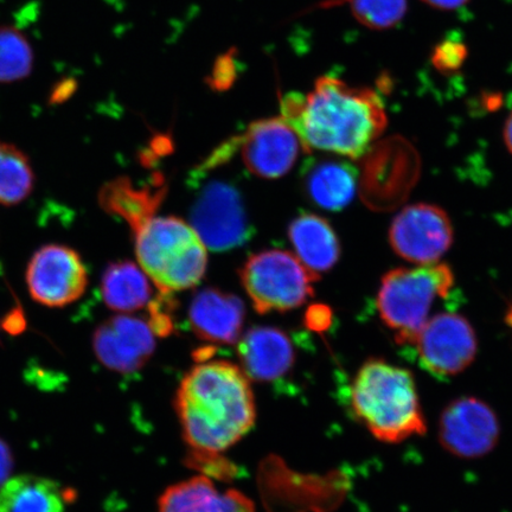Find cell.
<instances>
[{
  "label": "cell",
  "mask_w": 512,
  "mask_h": 512,
  "mask_svg": "<svg viewBox=\"0 0 512 512\" xmlns=\"http://www.w3.org/2000/svg\"><path fill=\"white\" fill-rule=\"evenodd\" d=\"M175 408L190 464L210 478L232 476L223 454L252 431L256 420L245 371L232 362L201 360L179 384Z\"/></svg>",
  "instance_id": "1"
},
{
  "label": "cell",
  "mask_w": 512,
  "mask_h": 512,
  "mask_svg": "<svg viewBox=\"0 0 512 512\" xmlns=\"http://www.w3.org/2000/svg\"><path fill=\"white\" fill-rule=\"evenodd\" d=\"M281 117L296 131L306 152H331L349 159L366 155L388 125L379 93L334 76L319 78L309 93L285 95Z\"/></svg>",
  "instance_id": "2"
},
{
  "label": "cell",
  "mask_w": 512,
  "mask_h": 512,
  "mask_svg": "<svg viewBox=\"0 0 512 512\" xmlns=\"http://www.w3.org/2000/svg\"><path fill=\"white\" fill-rule=\"evenodd\" d=\"M351 408L373 437L399 444L427 430L411 371L371 358L351 384Z\"/></svg>",
  "instance_id": "3"
},
{
  "label": "cell",
  "mask_w": 512,
  "mask_h": 512,
  "mask_svg": "<svg viewBox=\"0 0 512 512\" xmlns=\"http://www.w3.org/2000/svg\"><path fill=\"white\" fill-rule=\"evenodd\" d=\"M133 234L138 264L160 294H174L200 283L208 253L191 224L174 216H152Z\"/></svg>",
  "instance_id": "4"
},
{
  "label": "cell",
  "mask_w": 512,
  "mask_h": 512,
  "mask_svg": "<svg viewBox=\"0 0 512 512\" xmlns=\"http://www.w3.org/2000/svg\"><path fill=\"white\" fill-rule=\"evenodd\" d=\"M453 286V271L443 262L395 268L384 274L376 306L395 342L413 347L416 336L432 317L434 304L446 298Z\"/></svg>",
  "instance_id": "5"
},
{
  "label": "cell",
  "mask_w": 512,
  "mask_h": 512,
  "mask_svg": "<svg viewBox=\"0 0 512 512\" xmlns=\"http://www.w3.org/2000/svg\"><path fill=\"white\" fill-rule=\"evenodd\" d=\"M242 286L256 312H286L302 306L315 293L319 274L296 255L281 249L254 254L240 270Z\"/></svg>",
  "instance_id": "6"
},
{
  "label": "cell",
  "mask_w": 512,
  "mask_h": 512,
  "mask_svg": "<svg viewBox=\"0 0 512 512\" xmlns=\"http://www.w3.org/2000/svg\"><path fill=\"white\" fill-rule=\"evenodd\" d=\"M454 240L451 217L439 206L414 203L395 216L389 243L396 255L414 266L438 264Z\"/></svg>",
  "instance_id": "7"
},
{
  "label": "cell",
  "mask_w": 512,
  "mask_h": 512,
  "mask_svg": "<svg viewBox=\"0 0 512 512\" xmlns=\"http://www.w3.org/2000/svg\"><path fill=\"white\" fill-rule=\"evenodd\" d=\"M413 347L422 368L447 379L475 361L478 338L469 319L456 312H441L427 320Z\"/></svg>",
  "instance_id": "8"
},
{
  "label": "cell",
  "mask_w": 512,
  "mask_h": 512,
  "mask_svg": "<svg viewBox=\"0 0 512 512\" xmlns=\"http://www.w3.org/2000/svg\"><path fill=\"white\" fill-rule=\"evenodd\" d=\"M191 227L211 251L240 247L251 236L239 191L224 182H213L200 192L191 210Z\"/></svg>",
  "instance_id": "9"
},
{
  "label": "cell",
  "mask_w": 512,
  "mask_h": 512,
  "mask_svg": "<svg viewBox=\"0 0 512 512\" xmlns=\"http://www.w3.org/2000/svg\"><path fill=\"white\" fill-rule=\"evenodd\" d=\"M30 296L38 304L64 307L79 300L88 286V273L78 252L62 245L44 246L27 268Z\"/></svg>",
  "instance_id": "10"
},
{
  "label": "cell",
  "mask_w": 512,
  "mask_h": 512,
  "mask_svg": "<svg viewBox=\"0 0 512 512\" xmlns=\"http://www.w3.org/2000/svg\"><path fill=\"white\" fill-rule=\"evenodd\" d=\"M439 441L458 458L476 459L496 447L501 425L494 409L483 400L465 396L448 403L439 420Z\"/></svg>",
  "instance_id": "11"
},
{
  "label": "cell",
  "mask_w": 512,
  "mask_h": 512,
  "mask_svg": "<svg viewBox=\"0 0 512 512\" xmlns=\"http://www.w3.org/2000/svg\"><path fill=\"white\" fill-rule=\"evenodd\" d=\"M235 142L247 169L264 179L288 174L304 150L298 134L281 115L255 121Z\"/></svg>",
  "instance_id": "12"
},
{
  "label": "cell",
  "mask_w": 512,
  "mask_h": 512,
  "mask_svg": "<svg viewBox=\"0 0 512 512\" xmlns=\"http://www.w3.org/2000/svg\"><path fill=\"white\" fill-rule=\"evenodd\" d=\"M156 334L145 320L128 315L108 318L96 328L93 349L108 370L131 374L146 366L156 350Z\"/></svg>",
  "instance_id": "13"
},
{
  "label": "cell",
  "mask_w": 512,
  "mask_h": 512,
  "mask_svg": "<svg viewBox=\"0 0 512 512\" xmlns=\"http://www.w3.org/2000/svg\"><path fill=\"white\" fill-rule=\"evenodd\" d=\"M245 313V305L240 298L215 288H206L192 299L189 310L191 330L209 343H239Z\"/></svg>",
  "instance_id": "14"
},
{
  "label": "cell",
  "mask_w": 512,
  "mask_h": 512,
  "mask_svg": "<svg viewBox=\"0 0 512 512\" xmlns=\"http://www.w3.org/2000/svg\"><path fill=\"white\" fill-rule=\"evenodd\" d=\"M241 368L251 380L272 382L284 377L294 364L293 343L284 331L255 326L238 343Z\"/></svg>",
  "instance_id": "15"
},
{
  "label": "cell",
  "mask_w": 512,
  "mask_h": 512,
  "mask_svg": "<svg viewBox=\"0 0 512 512\" xmlns=\"http://www.w3.org/2000/svg\"><path fill=\"white\" fill-rule=\"evenodd\" d=\"M158 512H256L239 490H220L213 478L198 475L169 486L158 501Z\"/></svg>",
  "instance_id": "16"
},
{
  "label": "cell",
  "mask_w": 512,
  "mask_h": 512,
  "mask_svg": "<svg viewBox=\"0 0 512 512\" xmlns=\"http://www.w3.org/2000/svg\"><path fill=\"white\" fill-rule=\"evenodd\" d=\"M297 258L317 274L331 270L341 256V245L330 223L315 214H303L288 227Z\"/></svg>",
  "instance_id": "17"
},
{
  "label": "cell",
  "mask_w": 512,
  "mask_h": 512,
  "mask_svg": "<svg viewBox=\"0 0 512 512\" xmlns=\"http://www.w3.org/2000/svg\"><path fill=\"white\" fill-rule=\"evenodd\" d=\"M304 187L307 196L318 207L326 210H342L354 200L357 178L348 163L320 160L306 170Z\"/></svg>",
  "instance_id": "18"
},
{
  "label": "cell",
  "mask_w": 512,
  "mask_h": 512,
  "mask_svg": "<svg viewBox=\"0 0 512 512\" xmlns=\"http://www.w3.org/2000/svg\"><path fill=\"white\" fill-rule=\"evenodd\" d=\"M101 296L111 310L132 313L151 303L152 288L145 272L132 261L108 266L101 279Z\"/></svg>",
  "instance_id": "19"
},
{
  "label": "cell",
  "mask_w": 512,
  "mask_h": 512,
  "mask_svg": "<svg viewBox=\"0 0 512 512\" xmlns=\"http://www.w3.org/2000/svg\"><path fill=\"white\" fill-rule=\"evenodd\" d=\"M164 192L162 185L136 189L127 178L121 177L104 185L100 190L99 203L107 213L125 220L134 230L155 216Z\"/></svg>",
  "instance_id": "20"
},
{
  "label": "cell",
  "mask_w": 512,
  "mask_h": 512,
  "mask_svg": "<svg viewBox=\"0 0 512 512\" xmlns=\"http://www.w3.org/2000/svg\"><path fill=\"white\" fill-rule=\"evenodd\" d=\"M0 512H64L59 485L31 475L11 478L0 488Z\"/></svg>",
  "instance_id": "21"
},
{
  "label": "cell",
  "mask_w": 512,
  "mask_h": 512,
  "mask_svg": "<svg viewBox=\"0 0 512 512\" xmlns=\"http://www.w3.org/2000/svg\"><path fill=\"white\" fill-rule=\"evenodd\" d=\"M35 174L27 155L17 146L0 142V204L16 206L27 200Z\"/></svg>",
  "instance_id": "22"
},
{
  "label": "cell",
  "mask_w": 512,
  "mask_h": 512,
  "mask_svg": "<svg viewBox=\"0 0 512 512\" xmlns=\"http://www.w3.org/2000/svg\"><path fill=\"white\" fill-rule=\"evenodd\" d=\"M34 67V51L21 31L0 27V83H11L29 76Z\"/></svg>",
  "instance_id": "23"
},
{
  "label": "cell",
  "mask_w": 512,
  "mask_h": 512,
  "mask_svg": "<svg viewBox=\"0 0 512 512\" xmlns=\"http://www.w3.org/2000/svg\"><path fill=\"white\" fill-rule=\"evenodd\" d=\"M347 4L352 16L371 30L395 28L408 10V0H332L330 6Z\"/></svg>",
  "instance_id": "24"
},
{
  "label": "cell",
  "mask_w": 512,
  "mask_h": 512,
  "mask_svg": "<svg viewBox=\"0 0 512 512\" xmlns=\"http://www.w3.org/2000/svg\"><path fill=\"white\" fill-rule=\"evenodd\" d=\"M466 47L456 41H445L435 48L432 61L440 72H456L463 66L466 59Z\"/></svg>",
  "instance_id": "25"
},
{
  "label": "cell",
  "mask_w": 512,
  "mask_h": 512,
  "mask_svg": "<svg viewBox=\"0 0 512 512\" xmlns=\"http://www.w3.org/2000/svg\"><path fill=\"white\" fill-rule=\"evenodd\" d=\"M14 464L11 448L3 439H0V488L8 482Z\"/></svg>",
  "instance_id": "26"
},
{
  "label": "cell",
  "mask_w": 512,
  "mask_h": 512,
  "mask_svg": "<svg viewBox=\"0 0 512 512\" xmlns=\"http://www.w3.org/2000/svg\"><path fill=\"white\" fill-rule=\"evenodd\" d=\"M430 8L441 11H453L463 8L470 0H421Z\"/></svg>",
  "instance_id": "27"
},
{
  "label": "cell",
  "mask_w": 512,
  "mask_h": 512,
  "mask_svg": "<svg viewBox=\"0 0 512 512\" xmlns=\"http://www.w3.org/2000/svg\"><path fill=\"white\" fill-rule=\"evenodd\" d=\"M312 312L318 317V319H309V323L311 324L313 329H324L326 325L329 324V312H324L323 307H318V309H313Z\"/></svg>",
  "instance_id": "28"
},
{
  "label": "cell",
  "mask_w": 512,
  "mask_h": 512,
  "mask_svg": "<svg viewBox=\"0 0 512 512\" xmlns=\"http://www.w3.org/2000/svg\"><path fill=\"white\" fill-rule=\"evenodd\" d=\"M503 139L505 146H507L508 151L512 155V112L510 113L507 120H505L503 128Z\"/></svg>",
  "instance_id": "29"
}]
</instances>
